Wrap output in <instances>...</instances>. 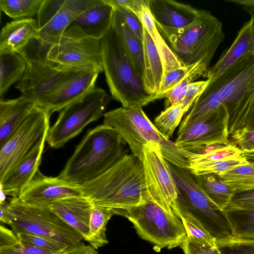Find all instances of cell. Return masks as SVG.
Returning a JSON list of instances; mask_svg holds the SVG:
<instances>
[{
  "instance_id": "836d02e7",
  "label": "cell",
  "mask_w": 254,
  "mask_h": 254,
  "mask_svg": "<svg viewBox=\"0 0 254 254\" xmlns=\"http://www.w3.org/2000/svg\"><path fill=\"white\" fill-rule=\"evenodd\" d=\"M194 177L208 197L221 209L225 210L235 192L216 175H201L194 176Z\"/></svg>"
},
{
  "instance_id": "f5cc1de1",
  "label": "cell",
  "mask_w": 254,
  "mask_h": 254,
  "mask_svg": "<svg viewBox=\"0 0 254 254\" xmlns=\"http://www.w3.org/2000/svg\"><path fill=\"white\" fill-rule=\"evenodd\" d=\"M226 1L243 6L246 11L254 9V0H227Z\"/></svg>"
},
{
  "instance_id": "e575fe53",
  "label": "cell",
  "mask_w": 254,
  "mask_h": 254,
  "mask_svg": "<svg viewBox=\"0 0 254 254\" xmlns=\"http://www.w3.org/2000/svg\"><path fill=\"white\" fill-rule=\"evenodd\" d=\"M217 176L235 192L254 189V165L249 162Z\"/></svg>"
},
{
  "instance_id": "bcb514c9",
  "label": "cell",
  "mask_w": 254,
  "mask_h": 254,
  "mask_svg": "<svg viewBox=\"0 0 254 254\" xmlns=\"http://www.w3.org/2000/svg\"><path fill=\"white\" fill-rule=\"evenodd\" d=\"M231 135L232 143L242 152L254 151V129L238 130Z\"/></svg>"
},
{
  "instance_id": "4fadbf2b",
  "label": "cell",
  "mask_w": 254,
  "mask_h": 254,
  "mask_svg": "<svg viewBox=\"0 0 254 254\" xmlns=\"http://www.w3.org/2000/svg\"><path fill=\"white\" fill-rule=\"evenodd\" d=\"M103 124L113 128L127 143L131 154L141 160L144 146L160 149L167 138L163 136L142 108L120 107L106 112Z\"/></svg>"
},
{
  "instance_id": "4dcf8cb0",
  "label": "cell",
  "mask_w": 254,
  "mask_h": 254,
  "mask_svg": "<svg viewBox=\"0 0 254 254\" xmlns=\"http://www.w3.org/2000/svg\"><path fill=\"white\" fill-rule=\"evenodd\" d=\"M114 215V209L93 204L89 220L88 243L95 249L97 250L108 244L106 233L107 225Z\"/></svg>"
},
{
  "instance_id": "ac0fdd59",
  "label": "cell",
  "mask_w": 254,
  "mask_h": 254,
  "mask_svg": "<svg viewBox=\"0 0 254 254\" xmlns=\"http://www.w3.org/2000/svg\"><path fill=\"white\" fill-rule=\"evenodd\" d=\"M148 6L162 36L184 29L198 18L200 10L172 0H148Z\"/></svg>"
},
{
  "instance_id": "7c38bea8",
  "label": "cell",
  "mask_w": 254,
  "mask_h": 254,
  "mask_svg": "<svg viewBox=\"0 0 254 254\" xmlns=\"http://www.w3.org/2000/svg\"><path fill=\"white\" fill-rule=\"evenodd\" d=\"M52 113L36 106L14 132L0 146V179L44 141Z\"/></svg>"
},
{
  "instance_id": "9f6ffc18",
  "label": "cell",
  "mask_w": 254,
  "mask_h": 254,
  "mask_svg": "<svg viewBox=\"0 0 254 254\" xmlns=\"http://www.w3.org/2000/svg\"><path fill=\"white\" fill-rule=\"evenodd\" d=\"M242 155H254V151H243Z\"/></svg>"
},
{
  "instance_id": "7402d4cb",
  "label": "cell",
  "mask_w": 254,
  "mask_h": 254,
  "mask_svg": "<svg viewBox=\"0 0 254 254\" xmlns=\"http://www.w3.org/2000/svg\"><path fill=\"white\" fill-rule=\"evenodd\" d=\"M254 54V20L251 18L239 31L231 46L210 67L206 78L212 80L241 58Z\"/></svg>"
},
{
  "instance_id": "4316f807",
  "label": "cell",
  "mask_w": 254,
  "mask_h": 254,
  "mask_svg": "<svg viewBox=\"0 0 254 254\" xmlns=\"http://www.w3.org/2000/svg\"><path fill=\"white\" fill-rule=\"evenodd\" d=\"M112 27L137 71L143 78L144 70L143 41L127 26L119 11L115 8Z\"/></svg>"
},
{
  "instance_id": "8d00e7d4",
  "label": "cell",
  "mask_w": 254,
  "mask_h": 254,
  "mask_svg": "<svg viewBox=\"0 0 254 254\" xmlns=\"http://www.w3.org/2000/svg\"><path fill=\"white\" fill-rule=\"evenodd\" d=\"M233 237L254 239V209L225 210Z\"/></svg>"
},
{
  "instance_id": "83f0119b",
  "label": "cell",
  "mask_w": 254,
  "mask_h": 254,
  "mask_svg": "<svg viewBox=\"0 0 254 254\" xmlns=\"http://www.w3.org/2000/svg\"><path fill=\"white\" fill-rule=\"evenodd\" d=\"M226 107L229 135L240 129H254V89Z\"/></svg>"
},
{
  "instance_id": "c3c4849f",
  "label": "cell",
  "mask_w": 254,
  "mask_h": 254,
  "mask_svg": "<svg viewBox=\"0 0 254 254\" xmlns=\"http://www.w3.org/2000/svg\"><path fill=\"white\" fill-rule=\"evenodd\" d=\"M209 80H201L193 82L187 87L185 97L181 102L188 111L196 99L202 93L208 85Z\"/></svg>"
},
{
  "instance_id": "30bf717a",
  "label": "cell",
  "mask_w": 254,
  "mask_h": 254,
  "mask_svg": "<svg viewBox=\"0 0 254 254\" xmlns=\"http://www.w3.org/2000/svg\"><path fill=\"white\" fill-rule=\"evenodd\" d=\"M8 207L9 226L15 233H24L46 237L72 246L82 242L81 235L52 212L49 207L26 204L18 197H12Z\"/></svg>"
},
{
  "instance_id": "cb8c5ba5",
  "label": "cell",
  "mask_w": 254,
  "mask_h": 254,
  "mask_svg": "<svg viewBox=\"0 0 254 254\" xmlns=\"http://www.w3.org/2000/svg\"><path fill=\"white\" fill-rule=\"evenodd\" d=\"M37 21L32 18L7 23L0 33V54L18 52L38 36Z\"/></svg>"
},
{
  "instance_id": "52a82bcc",
  "label": "cell",
  "mask_w": 254,
  "mask_h": 254,
  "mask_svg": "<svg viewBox=\"0 0 254 254\" xmlns=\"http://www.w3.org/2000/svg\"><path fill=\"white\" fill-rule=\"evenodd\" d=\"M169 163L179 192L177 201L216 240L232 236L225 210L208 197L189 169Z\"/></svg>"
},
{
  "instance_id": "db71d44e",
  "label": "cell",
  "mask_w": 254,
  "mask_h": 254,
  "mask_svg": "<svg viewBox=\"0 0 254 254\" xmlns=\"http://www.w3.org/2000/svg\"><path fill=\"white\" fill-rule=\"evenodd\" d=\"M242 156L244 157L249 162L254 165V155H245Z\"/></svg>"
},
{
  "instance_id": "ab89813d",
  "label": "cell",
  "mask_w": 254,
  "mask_h": 254,
  "mask_svg": "<svg viewBox=\"0 0 254 254\" xmlns=\"http://www.w3.org/2000/svg\"><path fill=\"white\" fill-rule=\"evenodd\" d=\"M248 162L247 159L242 155L229 159L190 165L188 169L194 176L207 174L219 176Z\"/></svg>"
},
{
  "instance_id": "9c48e42d",
  "label": "cell",
  "mask_w": 254,
  "mask_h": 254,
  "mask_svg": "<svg viewBox=\"0 0 254 254\" xmlns=\"http://www.w3.org/2000/svg\"><path fill=\"white\" fill-rule=\"evenodd\" d=\"M110 100L104 89L95 86L60 111L57 121L50 127L46 141L55 149L63 146L88 124L104 116Z\"/></svg>"
},
{
  "instance_id": "681fc988",
  "label": "cell",
  "mask_w": 254,
  "mask_h": 254,
  "mask_svg": "<svg viewBox=\"0 0 254 254\" xmlns=\"http://www.w3.org/2000/svg\"><path fill=\"white\" fill-rule=\"evenodd\" d=\"M115 1L128 8L136 14L138 17L148 0H115Z\"/></svg>"
},
{
  "instance_id": "5bb4252c",
  "label": "cell",
  "mask_w": 254,
  "mask_h": 254,
  "mask_svg": "<svg viewBox=\"0 0 254 254\" xmlns=\"http://www.w3.org/2000/svg\"><path fill=\"white\" fill-rule=\"evenodd\" d=\"M96 0H43L37 14L39 47L48 50L57 43L73 20Z\"/></svg>"
},
{
  "instance_id": "60d3db41",
  "label": "cell",
  "mask_w": 254,
  "mask_h": 254,
  "mask_svg": "<svg viewBox=\"0 0 254 254\" xmlns=\"http://www.w3.org/2000/svg\"><path fill=\"white\" fill-rule=\"evenodd\" d=\"M201 66L207 67L201 62H198L189 66H184L175 68L167 72L164 75L158 96V99L164 98L165 94L167 92L173 89L185 78Z\"/></svg>"
},
{
  "instance_id": "d6986e66",
  "label": "cell",
  "mask_w": 254,
  "mask_h": 254,
  "mask_svg": "<svg viewBox=\"0 0 254 254\" xmlns=\"http://www.w3.org/2000/svg\"><path fill=\"white\" fill-rule=\"evenodd\" d=\"M45 141L18 162L0 179L1 192L12 197H17L30 183L39 171Z\"/></svg>"
},
{
  "instance_id": "44dd1931",
  "label": "cell",
  "mask_w": 254,
  "mask_h": 254,
  "mask_svg": "<svg viewBox=\"0 0 254 254\" xmlns=\"http://www.w3.org/2000/svg\"><path fill=\"white\" fill-rule=\"evenodd\" d=\"M98 74L97 72L90 71L78 72L54 94L36 106L48 110L52 114L60 112L95 87Z\"/></svg>"
},
{
  "instance_id": "7a4b0ae2",
  "label": "cell",
  "mask_w": 254,
  "mask_h": 254,
  "mask_svg": "<svg viewBox=\"0 0 254 254\" xmlns=\"http://www.w3.org/2000/svg\"><path fill=\"white\" fill-rule=\"evenodd\" d=\"M124 144L113 128L104 124L97 126L86 134L58 177L78 185L92 181L127 154Z\"/></svg>"
},
{
  "instance_id": "b9f144b4",
  "label": "cell",
  "mask_w": 254,
  "mask_h": 254,
  "mask_svg": "<svg viewBox=\"0 0 254 254\" xmlns=\"http://www.w3.org/2000/svg\"><path fill=\"white\" fill-rule=\"evenodd\" d=\"M209 69L205 66L200 67L185 78L173 89L167 92L164 97L167 99L166 108L170 106L180 103L185 97L188 85L200 77L206 78Z\"/></svg>"
},
{
  "instance_id": "7bdbcfd3",
  "label": "cell",
  "mask_w": 254,
  "mask_h": 254,
  "mask_svg": "<svg viewBox=\"0 0 254 254\" xmlns=\"http://www.w3.org/2000/svg\"><path fill=\"white\" fill-rule=\"evenodd\" d=\"M16 234L18 238L24 242L49 251H63L71 246L66 244L38 235L24 233H18Z\"/></svg>"
},
{
  "instance_id": "11a10c76",
  "label": "cell",
  "mask_w": 254,
  "mask_h": 254,
  "mask_svg": "<svg viewBox=\"0 0 254 254\" xmlns=\"http://www.w3.org/2000/svg\"><path fill=\"white\" fill-rule=\"evenodd\" d=\"M251 15V18L254 20V9L247 11Z\"/></svg>"
},
{
  "instance_id": "ba28073f",
  "label": "cell",
  "mask_w": 254,
  "mask_h": 254,
  "mask_svg": "<svg viewBox=\"0 0 254 254\" xmlns=\"http://www.w3.org/2000/svg\"><path fill=\"white\" fill-rule=\"evenodd\" d=\"M33 40L18 52L25 59L27 67L15 88L37 105L80 71L64 69L48 60L47 52H44L38 43L33 44Z\"/></svg>"
},
{
  "instance_id": "f35d334b",
  "label": "cell",
  "mask_w": 254,
  "mask_h": 254,
  "mask_svg": "<svg viewBox=\"0 0 254 254\" xmlns=\"http://www.w3.org/2000/svg\"><path fill=\"white\" fill-rule=\"evenodd\" d=\"M43 0H0V8L15 19L32 18L37 15Z\"/></svg>"
},
{
  "instance_id": "2e32d148",
  "label": "cell",
  "mask_w": 254,
  "mask_h": 254,
  "mask_svg": "<svg viewBox=\"0 0 254 254\" xmlns=\"http://www.w3.org/2000/svg\"><path fill=\"white\" fill-rule=\"evenodd\" d=\"M141 161L149 199L172 210L179 192L169 162L159 148L152 146L144 147Z\"/></svg>"
},
{
  "instance_id": "5b68a950",
  "label": "cell",
  "mask_w": 254,
  "mask_h": 254,
  "mask_svg": "<svg viewBox=\"0 0 254 254\" xmlns=\"http://www.w3.org/2000/svg\"><path fill=\"white\" fill-rule=\"evenodd\" d=\"M183 66L201 62L208 68L225 35L221 22L210 11L200 10L189 27L162 36Z\"/></svg>"
},
{
  "instance_id": "9a60e30c",
  "label": "cell",
  "mask_w": 254,
  "mask_h": 254,
  "mask_svg": "<svg viewBox=\"0 0 254 254\" xmlns=\"http://www.w3.org/2000/svg\"><path fill=\"white\" fill-rule=\"evenodd\" d=\"M229 114L221 105L178 133L175 143L183 149L197 152L209 147L227 144L229 141Z\"/></svg>"
},
{
  "instance_id": "f1b7e54d",
  "label": "cell",
  "mask_w": 254,
  "mask_h": 254,
  "mask_svg": "<svg viewBox=\"0 0 254 254\" xmlns=\"http://www.w3.org/2000/svg\"><path fill=\"white\" fill-rule=\"evenodd\" d=\"M143 26L150 34L160 57L164 75L167 72L184 66L158 30L148 6V0L139 16Z\"/></svg>"
},
{
  "instance_id": "6da1fadb",
  "label": "cell",
  "mask_w": 254,
  "mask_h": 254,
  "mask_svg": "<svg viewBox=\"0 0 254 254\" xmlns=\"http://www.w3.org/2000/svg\"><path fill=\"white\" fill-rule=\"evenodd\" d=\"M83 195L96 204L123 210L149 199L141 160L126 154L101 176L79 185Z\"/></svg>"
},
{
  "instance_id": "484cf974",
  "label": "cell",
  "mask_w": 254,
  "mask_h": 254,
  "mask_svg": "<svg viewBox=\"0 0 254 254\" xmlns=\"http://www.w3.org/2000/svg\"><path fill=\"white\" fill-rule=\"evenodd\" d=\"M143 80L147 91L158 99L164 77L162 63L156 46L144 27Z\"/></svg>"
},
{
  "instance_id": "e0dca14e",
  "label": "cell",
  "mask_w": 254,
  "mask_h": 254,
  "mask_svg": "<svg viewBox=\"0 0 254 254\" xmlns=\"http://www.w3.org/2000/svg\"><path fill=\"white\" fill-rule=\"evenodd\" d=\"M79 195H83L79 185L67 182L59 177L45 176L39 171L17 197L29 205L49 207L58 200Z\"/></svg>"
},
{
  "instance_id": "7dc6e473",
  "label": "cell",
  "mask_w": 254,
  "mask_h": 254,
  "mask_svg": "<svg viewBox=\"0 0 254 254\" xmlns=\"http://www.w3.org/2000/svg\"><path fill=\"white\" fill-rule=\"evenodd\" d=\"M254 209V189L235 192L225 210Z\"/></svg>"
},
{
  "instance_id": "8fae6325",
  "label": "cell",
  "mask_w": 254,
  "mask_h": 254,
  "mask_svg": "<svg viewBox=\"0 0 254 254\" xmlns=\"http://www.w3.org/2000/svg\"><path fill=\"white\" fill-rule=\"evenodd\" d=\"M46 57L65 69L103 71L101 40L87 36L76 25L68 27L59 41L48 48Z\"/></svg>"
},
{
  "instance_id": "ee69618b",
  "label": "cell",
  "mask_w": 254,
  "mask_h": 254,
  "mask_svg": "<svg viewBox=\"0 0 254 254\" xmlns=\"http://www.w3.org/2000/svg\"><path fill=\"white\" fill-rule=\"evenodd\" d=\"M117 10L130 29L143 41L144 26L139 18L128 8L117 3L115 0H108Z\"/></svg>"
},
{
  "instance_id": "1f68e13d",
  "label": "cell",
  "mask_w": 254,
  "mask_h": 254,
  "mask_svg": "<svg viewBox=\"0 0 254 254\" xmlns=\"http://www.w3.org/2000/svg\"><path fill=\"white\" fill-rule=\"evenodd\" d=\"M67 249L57 252L35 247L20 240L11 229L0 225V254H64Z\"/></svg>"
},
{
  "instance_id": "603a6c76",
  "label": "cell",
  "mask_w": 254,
  "mask_h": 254,
  "mask_svg": "<svg viewBox=\"0 0 254 254\" xmlns=\"http://www.w3.org/2000/svg\"><path fill=\"white\" fill-rule=\"evenodd\" d=\"M114 11V7L108 0H96L71 25L77 26L87 36L101 40L112 27Z\"/></svg>"
},
{
  "instance_id": "f546056e",
  "label": "cell",
  "mask_w": 254,
  "mask_h": 254,
  "mask_svg": "<svg viewBox=\"0 0 254 254\" xmlns=\"http://www.w3.org/2000/svg\"><path fill=\"white\" fill-rule=\"evenodd\" d=\"M26 62L18 52L0 54V96L6 93L14 83L23 76Z\"/></svg>"
},
{
  "instance_id": "74e56055",
  "label": "cell",
  "mask_w": 254,
  "mask_h": 254,
  "mask_svg": "<svg viewBox=\"0 0 254 254\" xmlns=\"http://www.w3.org/2000/svg\"><path fill=\"white\" fill-rule=\"evenodd\" d=\"M187 112L181 103L170 106L155 118L154 125L163 136L169 139Z\"/></svg>"
},
{
  "instance_id": "f6af8a7d",
  "label": "cell",
  "mask_w": 254,
  "mask_h": 254,
  "mask_svg": "<svg viewBox=\"0 0 254 254\" xmlns=\"http://www.w3.org/2000/svg\"><path fill=\"white\" fill-rule=\"evenodd\" d=\"M180 247L184 254H222L216 245L202 243L188 236Z\"/></svg>"
},
{
  "instance_id": "ffe728a7",
  "label": "cell",
  "mask_w": 254,
  "mask_h": 254,
  "mask_svg": "<svg viewBox=\"0 0 254 254\" xmlns=\"http://www.w3.org/2000/svg\"><path fill=\"white\" fill-rule=\"evenodd\" d=\"M91 200L84 195L66 197L49 205L50 210L89 241V220L93 206Z\"/></svg>"
},
{
  "instance_id": "f907efd6",
  "label": "cell",
  "mask_w": 254,
  "mask_h": 254,
  "mask_svg": "<svg viewBox=\"0 0 254 254\" xmlns=\"http://www.w3.org/2000/svg\"><path fill=\"white\" fill-rule=\"evenodd\" d=\"M64 254H99L96 249L83 242L70 246Z\"/></svg>"
},
{
  "instance_id": "d590c367",
  "label": "cell",
  "mask_w": 254,
  "mask_h": 254,
  "mask_svg": "<svg viewBox=\"0 0 254 254\" xmlns=\"http://www.w3.org/2000/svg\"><path fill=\"white\" fill-rule=\"evenodd\" d=\"M174 213L181 220L187 233V236L206 244L215 246L216 240L201 224L177 201L172 206Z\"/></svg>"
},
{
  "instance_id": "816d5d0a",
  "label": "cell",
  "mask_w": 254,
  "mask_h": 254,
  "mask_svg": "<svg viewBox=\"0 0 254 254\" xmlns=\"http://www.w3.org/2000/svg\"><path fill=\"white\" fill-rule=\"evenodd\" d=\"M0 221L1 223L9 225L11 213L8 207V202L5 201L0 203Z\"/></svg>"
},
{
  "instance_id": "8992f818",
  "label": "cell",
  "mask_w": 254,
  "mask_h": 254,
  "mask_svg": "<svg viewBox=\"0 0 254 254\" xmlns=\"http://www.w3.org/2000/svg\"><path fill=\"white\" fill-rule=\"evenodd\" d=\"M114 210L115 214L130 221L139 237L151 243L157 252L181 247L187 237L181 220L173 210L150 199L128 209Z\"/></svg>"
},
{
  "instance_id": "d4e9b609",
  "label": "cell",
  "mask_w": 254,
  "mask_h": 254,
  "mask_svg": "<svg viewBox=\"0 0 254 254\" xmlns=\"http://www.w3.org/2000/svg\"><path fill=\"white\" fill-rule=\"evenodd\" d=\"M35 103L23 96L0 101V146L21 125Z\"/></svg>"
},
{
  "instance_id": "277c9868",
  "label": "cell",
  "mask_w": 254,
  "mask_h": 254,
  "mask_svg": "<svg viewBox=\"0 0 254 254\" xmlns=\"http://www.w3.org/2000/svg\"><path fill=\"white\" fill-rule=\"evenodd\" d=\"M253 89L254 54L241 58L218 77L209 80L182 121L178 133L221 105L230 104Z\"/></svg>"
},
{
  "instance_id": "3957f363",
  "label": "cell",
  "mask_w": 254,
  "mask_h": 254,
  "mask_svg": "<svg viewBox=\"0 0 254 254\" xmlns=\"http://www.w3.org/2000/svg\"><path fill=\"white\" fill-rule=\"evenodd\" d=\"M102 64L112 97L126 108H142L156 98L146 89L119 39L111 27L101 39Z\"/></svg>"
},
{
  "instance_id": "d6a6232c",
  "label": "cell",
  "mask_w": 254,
  "mask_h": 254,
  "mask_svg": "<svg viewBox=\"0 0 254 254\" xmlns=\"http://www.w3.org/2000/svg\"><path fill=\"white\" fill-rule=\"evenodd\" d=\"M198 152L186 151L185 161L186 169L190 165L212 162L242 156V151L232 142L211 146Z\"/></svg>"
}]
</instances>
